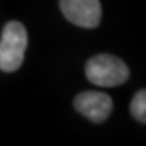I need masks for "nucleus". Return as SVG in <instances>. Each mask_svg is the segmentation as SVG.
Returning a JSON list of instances; mask_svg holds the SVG:
<instances>
[{
    "label": "nucleus",
    "instance_id": "3",
    "mask_svg": "<svg viewBox=\"0 0 146 146\" xmlns=\"http://www.w3.org/2000/svg\"><path fill=\"white\" fill-rule=\"evenodd\" d=\"M60 10L70 23L81 28L99 26L102 18L99 0H60Z\"/></svg>",
    "mask_w": 146,
    "mask_h": 146
},
{
    "label": "nucleus",
    "instance_id": "1",
    "mask_svg": "<svg viewBox=\"0 0 146 146\" xmlns=\"http://www.w3.org/2000/svg\"><path fill=\"white\" fill-rule=\"evenodd\" d=\"M86 78L101 88H114L130 78V70L122 58L101 54L86 62Z\"/></svg>",
    "mask_w": 146,
    "mask_h": 146
},
{
    "label": "nucleus",
    "instance_id": "4",
    "mask_svg": "<svg viewBox=\"0 0 146 146\" xmlns=\"http://www.w3.org/2000/svg\"><path fill=\"white\" fill-rule=\"evenodd\" d=\"M73 106L80 114L94 123L104 122L110 115L112 107H114L109 94L99 93V91H86V93L78 94L73 101Z\"/></svg>",
    "mask_w": 146,
    "mask_h": 146
},
{
    "label": "nucleus",
    "instance_id": "2",
    "mask_svg": "<svg viewBox=\"0 0 146 146\" xmlns=\"http://www.w3.org/2000/svg\"><path fill=\"white\" fill-rule=\"evenodd\" d=\"M26 47V28L20 21L7 23L2 31V39H0V70L7 73L16 72L25 60Z\"/></svg>",
    "mask_w": 146,
    "mask_h": 146
},
{
    "label": "nucleus",
    "instance_id": "5",
    "mask_svg": "<svg viewBox=\"0 0 146 146\" xmlns=\"http://www.w3.org/2000/svg\"><path fill=\"white\" fill-rule=\"evenodd\" d=\"M130 110L138 122H141V123L146 122V91L145 89H141V91H138L135 94V98L131 101Z\"/></svg>",
    "mask_w": 146,
    "mask_h": 146
}]
</instances>
